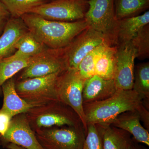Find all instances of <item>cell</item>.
<instances>
[{
	"mask_svg": "<svg viewBox=\"0 0 149 149\" xmlns=\"http://www.w3.org/2000/svg\"><path fill=\"white\" fill-rule=\"evenodd\" d=\"M87 124L110 125L123 113L136 111L140 115L145 128L149 131V112L140 96L133 89H118L110 97L101 101L83 104Z\"/></svg>",
	"mask_w": 149,
	"mask_h": 149,
	"instance_id": "1",
	"label": "cell"
},
{
	"mask_svg": "<svg viewBox=\"0 0 149 149\" xmlns=\"http://www.w3.org/2000/svg\"><path fill=\"white\" fill-rule=\"evenodd\" d=\"M35 132L44 149H83L87 134L83 125L41 128Z\"/></svg>",
	"mask_w": 149,
	"mask_h": 149,
	"instance_id": "7",
	"label": "cell"
},
{
	"mask_svg": "<svg viewBox=\"0 0 149 149\" xmlns=\"http://www.w3.org/2000/svg\"><path fill=\"white\" fill-rule=\"evenodd\" d=\"M87 128L83 149H103L102 127L90 123L87 125Z\"/></svg>",
	"mask_w": 149,
	"mask_h": 149,
	"instance_id": "27",
	"label": "cell"
},
{
	"mask_svg": "<svg viewBox=\"0 0 149 149\" xmlns=\"http://www.w3.org/2000/svg\"><path fill=\"white\" fill-rule=\"evenodd\" d=\"M107 45H109L106 43H104L97 47L86 56L80 63L77 69L83 79L86 80L95 75V65L96 58Z\"/></svg>",
	"mask_w": 149,
	"mask_h": 149,
	"instance_id": "26",
	"label": "cell"
},
{
	"mask_svg": "<svg viewBox=\"0 0 149 149\" xmlns=\"http://www.w3.org/2000/svg\"><path fill=\"white\" fill-rule=\"evenodd\" d=\"M60 74L18 80L15 82L17 93L33 107L58 100L56 85Z\"/></svg>",
	"mask_w": 149,
	"mask_h": 149,
	"instance_id": "4",
	"label": "cell"
},
{
	"mask_svg": "<svg viewBox=\"0 0 149 149\" xmlns=\"http://www.w3.org/2000/svg\"><path fill=\"white\" fill-rule=\"evenodd\" d=\"M116 51V46L107 45L98 55L95 62V75L107 80H113Z\"/></svg>",
	"mask_w": 149,
	"mask_h": 149,
	"instance_id": "20",
	"label": "cell"
},
{
	"mask_svg": "<svg viewBox=\"0 0 149 149\" xmlns=\"http://www.w3.org/2000/svg\"><path fill=\"white\" fill-rule=\"evenodd\" d=\"M104 43L111 46L102 33L90 27L83 30L65 48L68 68H77L86 56Z\"/></svg>",
	"mask_w": 149,
	"mask_h": 149,
	"instance_id": "10",
	"label": "cell"
},
{
	"mask_svg": "<svg viewBox=\"0 0 149 149\" xmlns=\"http://www.w3.org/2000/svg\"><path fill=\"white\" fill-rule=\"evenodd\" d=\"M118 89L114 80L103 79L95 74L85 80L83 104L104 100L114 95Z\"/></svg>",
	"mask_w": 149,
	"mask_h": 149,
	"instance_id": "14",
	"label": "cell"
},
{
	"mask_svg": "<svg viewBox=\"0 0 149 149\" xmlns=\"http://www.w3.org/2000/svg\"><path fill=\"white\" fill-rule=\"evenodd\" d=\"M113 1L117 20L138 16L149 8V0H114Z\"/></svg>",
	"mask_w": 149,
	"mask_h": 149,
	"instance_id": "22",
	"label": "cell"
},
{
	"mask_svg": "<svg viewBox=\"0 0 149 149\" xmlns=\"http://www.w3.org/2000/svg\"><path fill=\"white\" fill-rule=\"evenodd\" d=\"M7 148L8 149H26L19 146L13 143H9L6 146Z\"/></svg>",
	"mask_w": 149,
	"mask_h": 149,
	"instance_id": "31",
	"label": "cell"
},
{
	"mask_svg": "<svg viewBox=\"0 0 149 149\" xmlns=\"http://www.w3.org/2000/svg\"><path fill=\"white\" fill-rule=\"evenodd\" d=\"M25 113L34 131L41 128L83 125L77 113L59 100L32 108Z\"/></svg>",
	"mask_w": 149,
	"mask_h": 149,
	"instance_id": "3",
	"label": "cell"
},
{
	"mask_svg": "<svg viewBox=\"0 0 149 149\" xmlns=\"http://www.w3.org/2000/svg\"><path fill=\"white\" fill-rule=\"evenodd\" d=\"M1 92L3 99L1 109L8 113L12 117L21 113H26L33 108L17 93L14 77L9 79L2 85Z\"/></svg>",
	"mask_w": 149,
	"mask_h": 149,
	"instance_id": "16",
	"label": "cell"
},
{
	"mask_svg": "<svg viewBox=\"0 0 149 149\" xmlns=\"http://www.w3.org/2000/svg\"><path fill=\"white\" fill-rule=\"evenodd\" d=\"M140 115L136 111L123 113L114 118L111 125L125 130L138 143L149 146V132L141 124Z\"/></svg>",
	"mask_w": 149,
	"mask_h": 149,
	"instance_id": "15",
	"label": "cell"
},
{
	"mask_svg": "<svg viewBox=\"0 0 149 149\" xmlns=\"http://www.w3.org/2000/svg\"><path fill=\"white\" fill-rule=\"evenodd\" d=\"M136 49L131 41L117 47L114 80L117 89H133Z\"/></svg>",
	"mask_w": 149,
	"mask_h": 149,
	"instance_id": "11",
	"label": "cell"
},
{
	"mask_svg": "<svg viewBox=\"0 0 149 149\" xmlns=\"http://www.w3.org/2000/svg\"><path fill=\"white\" fill-rule=\"evenodd\" d=\"M28 31L21 17H10L8 19L0 35V61L13 54L17 41Z\"/></svg>",
	"mask_w": 149,
	"mask_h": 149,
	"instance_id": "13",
	"label": "cell"
},
{
	"mask_svg": "<svg viewBox=\"0 0 149 149\" xmlns=\"http://www.w3.org/2000/svg\"><path fill=\"white\" fill-rule=\"evenodd\" d=\"M9 18L6 17H0V35L2 33L7 21Z\"/></svg>",
	"mask_w": 149,
	"mask_h": 149,
	"instance_id": "30",
	"label": "cell"
},
{
	"mask_svg": "<svg viewBox=\"0 0 149 149\" xmlns=\"http://www.w3.org/2000/svg\"><path fill=\"white\" fill-rule=\"evenodd\" d=\"M89 0H55L35 8L29 13L48 20L72 22L85 19Z\"/></svg>",
	"mask_w": 149,
	"mask_h": 149,
	"instance_id": "8",
	"label": "cell"
},
{
	"mask_svg": "<svg viewBox=\"0 0 149 149\" xmlns=\"http://www.w3.org/2000/svg\"><path fill=\"white\" fill-rule=\"evenodd\" d=\"M0 17L9 18L10 17V14L4 5L0 1Z\"/></svg>",
	"mask_w": 149,
	"mask_h": 149,
	"instance_id": "29",
	"label": "cell"
},
{
	"mask_svg": "<svg viewBox=\"0 0 149 149\" xmlns=\"http://www.w3.org/2000/svg\"><path fill=\"white\" fill-rule=\"evenodd\" d=\"M102 127L103 149H133L138 144L130 133L111 125Z\"/></svg>",
	"mask_w": 149,
	"mask_h": 149,
	"instance_id": "18",
	"label": "cell"
},
{
	"mask_svg": "<svg viewBox=\"0 0 149 149\" xmlns=\"http://www.w3.org/2000/svg\"><path fill=\"white\" fill-rule=\"evenodd\" d=\"M133 90L140 96L145 106L149 109V62L139 63L134 68Z\"/></svg>",
	"mask_w": 149,
	"mask_h": 149,
	"instance_id": "23",
	"label": "cell"
},
{
	"mask_svg": "<svg viewBox=\"0 0 149 149\" xmlns=\"http://www.w3.org/2000/svg\"><path fill=\"white\" fill-rule=\"evenodd\" d=\"M2 141L26 149H44L29 124L26 113L14 116L5 134L0 136Z\"/></svg>",
	"mask_w": 149,
	"mask_h": 149,
	"instance_id": "12",
	"label": "cell"
},
{
	"mask_svg": "<svg viewBox=\"0 0 149 149\" xmlns=\"http://www.w3.org/2000/svg\"><path fill=\"white\" fill-rule=\"evenodd\" d=\"M49 49L28 31L17 41L15 46V52L9 57H31L42 53Z\"/></svg>",
	"mask_w": 149,
	"mask_h": 149,
	"instance_id": "21",
	"label": "cell"
},
{
	"mask_svg": "<svg viewBox=\"0 0 149 149\" xmlns=\"http://www.w3.org/2000/svg\"><path fill=\"white\" fill-rule=\"evenodd\" d=\"M131 43L136 52V58L143 60L149 57V24L141 29Z\"/></svg>",
	"mask_w": 149,
	"mask_h": 149,
	"instance_id": "25",
	"label": "cell"
},
{
	"mask_svg": "<svg viewBox=\"0 0 149 149\" xmlns=\"http://www.w3.org/2000/svg\"><path fill=\"white\" fill-rule=\"evenodd\" d=\"M47 2H49L52 1H55V0H46Z\"/></svg>",
	"mask_w": 149,
	"mask_h": 149,
	"instance_id": "33",
	"label": "cell"
},
{
	"mask_svg": "<svg viewBox=\"0 0 149 149\" xmlns=\"http://www.w3.org/2000/svg\"><path fill=\"white\" fill-rule=\"evenodd\" d=\"M149 24V11L133 17L118 20L116 47L130 42L141 29Z\"/></svg>",
	"mask_w": 149,
	"mask_h": 149,
	"instance_id": "17",
	"label": "cell"
},
{
	"mask_svg": "<svg viewBox=\"0 0 149 149\" xmlns=\"http://www.w3.org/2000/svg\"><path fill=\"white\" fill-rule=\"evenodd\" d=\"M46 51L31 57L12 58L8 57L0 61V94L2 85L6 81L40 58Z\"/></svg>",
	"mask_w": 149,
	"mask_h": 149,
	"instance_id": "19",
	"label": "cell"
},
{
	"mask_svg": "<svg viewBox=\"0 0 149 149\" xmlns=\"http://www.w3.org/2000/svg\"><path fill=\"white\" fill-rule=\"evenodd\" d=\"M12 118L7 113L0 109V136H3L7 131Z\"/></svg>",
	"mask_w": 149,
	"mask_h": 149,
	"instance_id": "28",
	"label": "cell"
},
{
	"mask_svg": "<svg viewBox=\"0 0 149 149\" xmlns=\"http://www.w3.org/2000/svg\"><path fill=\"white\" fill-rule=\"evenodd\" d=\"M85 80L81 77L77 68H68L58 75L56 90L58 100L70 107L79 116L87 133L83 99Z\"/></svg>",
	"mask_w": 149,
	"mask_h": 149,
	"instance_id": "5",
	"label": "cell"
},
{
	"mask_svg": "<svg viewBox=\"0 0 149 149\" xmlns=\"http://www.w3.org/2000/svg\"><path fill=\"white\" fill-rule=\"evenodd\" d=\"M68 68L65 48L49 49L40 58L22 70L18 80L61 73Z\"/></svg>",
	"mask_w": 149,
	"mask_h": 149,
	"instance_id": "9",
	"label": "cell"
},
{
	"mask_svg": "<svg viewBox=\"0 0 149 149\" xmlns=\"http://www.w3.org/2000/svg\"><path fill=\"white\" fill-rule=\"evenodd\" d=\"M21 18L35 38L52 49L66 47L89 27L85 19L72 22L54 21L33 13L25 14Z\"/></svg>",
	"mask_w": 149,
	"mask_h": 149,
	"instance_id": "2",
	"label": "cell"
},
{
	"mask_svg": "<svg viewBox=\"0 0 149 149\" xmlns=\"http://www.w3.org/2000/svg\"><path fill=\"white\" fill-rule=\"evenodd\" d=\"M133 149H148L146 147L143 146L139 145V144H137L136 146L134 147Z\"/></svg>",
	"mask_w": 149,
	"mask_h": 149,
	"instance_id": "32",
	"label": "cell"
},
{
	"mask_svg": "<svg viewBox=\"0 0 149 149\" xmlns=\"http://www.w3.org/2000/svg\"><path fill=\"white\" fill-rule=\"evenodd\" d=\"M10 14V17L19 18L32 9L47 3L46 0H0Z\"/></svg>",
	"mask_w": 149,
	"mask_h": 149,
	"instance_id": "24",
	"label": "cell"
},
{
	"mask_svg": "<svg viewBox=\"0 0 149 149\" xmlns=\"http://www.w3.org/2000/svg\"><path fill=\"white\" fill-rule=\"evenodd\" d=\"M114 0H89L85 20L88 27L102 33L111 46H116L118 20Z\"/></svg>",
	"mask_w": 149,
	"mask_h": 149,
	"instance_id": "6",
	"label": "cell"
}]
</instances>
